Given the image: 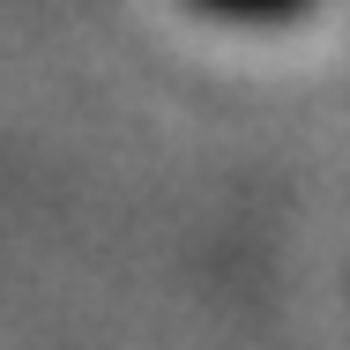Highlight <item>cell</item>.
<instances>
[{"instance_id": "6da1fadb", "label": "cell", "mask_w": 350, "mask_h": 350, "mask_svg": "<svg viewBox=\"0 0 350 350\" xmlns=\"http://www.w3.org/2000/svg\"><path fill=\"white\" fill-rule=\"evenodd\" d=\"M187 8L209 23H239V30H283V23H306L321 0H187Z\"/></svg>"}]
</instances>
